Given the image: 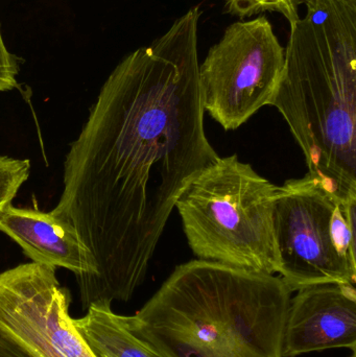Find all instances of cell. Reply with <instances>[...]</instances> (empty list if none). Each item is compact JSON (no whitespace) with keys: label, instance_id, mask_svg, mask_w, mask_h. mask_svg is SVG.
<instances>
[{"label":"cell","instance_id":"obj_1","mask_svg":"<svg viewBox=\"0 0 356 357\" xmlns=\"http://www.w3.org/2000/svg\"><path fill=\"white\" fill-rule=\"evenodd\" d=\"M202 14L194 6L117 65L67 153L52 212L75 227L94 264L77 282L84 310L131 299L178 197L219 160L199 86Z\"/></svg>","mask_w":356,"mask_h":357},{"label":"cell","instance_id":"obj_2","mask_svg":"<svg viewBox=\"0 0 356 357\" xmlns=\"http://www.w3.org/2000/svg\"><path fill=\"white\" fill-rule=\"evenodd\" d=\"M291 24L272 100L309 175L339 204L356 203V0H307Z\"/></svg>","mask_w":356,"mask_h":357},{"label":"cell","instance_id":"obj_3","mask_svg":"<svg viewBox=\"0 0 356 357\" xmlns=\"http://www.w3.org/2000/svg\"><path fill=\"white\" fill-rule=\"evenodd\" d=\"M292 293L275 275L194 259L176 266L132 317L188 331L215 357H282Z\"/></svg>","mask_w":356,"mask_h":357},{"label":"cell","instance_id":"obj_4","mask_svg":"<svg viewBox=\"0 0 356 357\" xmlns=\"http://www.w3.org/2000/svg\"><path fill=\"white\" fill-rule=\"evenodd\" d=\"M277 189L238 155L219 157L176 202L192 253L200 260L275 275Z\"/></svg>","mask_w":356,"mask_h":357},{"label":"cell","instance_id":"obj_5","mask_svg":"<svg viewBox=\"0 0 356 357\" xmlns=\"http://www.w3.org/2000/svg\"><path fill=\"white\" fill-rule=\"evenodd\" d=\"M284 56L267 17L229 25L199 67L204 112L226 131L242 127L263 107L271 106Z\"/></svg>","mask_w":356,"mask_h":357},{"label":"cell","instance_id":"obj_6","mask_svg":"<svg viewBox=\"0 0 356 357\" xmlns=\"http://www.w3.org/2000/svg\"><path fill=\"white\" fill-rule=\"evenodd\" d=\"M336 203L309 174L278 187L274 202L276 274L292 291L356 282V266L339 249Z\"/></svg>","mask_w":356,"mask_h":357},{"label":"cell","instance_id":"obj_7","mask_svg":"<svg viewBox=\"0 0 356 357\" xmlns=\"http://www.w3.org/2000/svg\"><path fill=\"white\" fill-rule=\"evenodd\" d=\"M69 307L52 266L29 262L0 273V357H96Z\"/></svg>","mask_w":356,"mask_h":357},{"label":"cell","instance_id":"obj_8","mask_svg":"<svg viewBox=\"0 0 356 357\" xmlns=\"http://www.w3.org/2000/svg\"><path fill=\"white\" fill-rule=\"evenodd\" d=\"M336 348L356 349L355 285L322 284L300 289L291 300L282 357Z\"/></svg>","mask_w":356,"mask_h":357},{"label":"cell","instance_id":"obj_9","mask_svg":"<svg viewBox=\"0 0 356 357\" xmlns=\"http://www.w3.org/2000/svg\"><path fill=\"white\" fill-rule=\"evenodd\" d=\"M0 231L36 264L66 268L75 275L77 282L93 274L91 256L75 227L52 211L8 204L0 211Z\"/></svg>","mask_w":356,"mask_h":357},{"label":"cell","instance_id":"obj_10","mask_svg":"<svg viewBox=\"0 0 356 357\" xmlns=\"http://www.w3.org/2000/svg\"><path fill=\"white\" fill-rule=\"evenodd\" d=\"M75 324L94 356L165 357L134 335L123 316L114 314L110 304H91L83 318L75 319Z\"/></svg>","mask_w":356,"mask_h":357},{"label":"cell","instance_id":"obj_11","mask_svg":"<svg viewBox=\"0 0 356 357\" xmlns=\"http://www.w3.org/2000/svg\"><path fill=\"white\" fill-rule=\"evenodd\" d=\"M127 328L165 357H215L200 339L188 333L167 327L150 326L123 317Z\"/></svg>","mask_w":356,"mask_h":357},{"label":"cell","instance_id":"obj_12","mask_svg":"<svg viewBox=\"0 0 356 357\" xmlns=\"http://www.w3.org/2000/svg\"><path fill=\"white\" fill-rule=\"evenodd\" d=\"M226 12L240 19L249 18L265 13L281 14L292 23L299 17V6L307 0H221Z\"/></svg>","mask_w":356,"mask_h":357},{"label":"cell","instance_id":"obj_13","mask_svg":"<svg viewBox=\"0 0 356 357\" xmlns=\"http://www.w3.org/2000/svg\"><path fill=\"white\" fill-rule=\"evenodd\" d=\"M31 173L27 159H16L0 155V211L12 203L20 187Z\"/></svg>","mask_w":356,"mask_h":357},{"label":"cell","instance_id":"obj_14","mask_svg":"<svg viewBox=\"0 0 356 357\" xmlns=\"http://www.w3.org/2000/svg\"><path fill=\"white\" fill-rule=\"evenodd\" d=\"M17 67L15 59L6 50L0 31V91L14 89L17 86Z\"/></svg>","mask_w":356,"mask_h":357},{"label":"cell","instance_id":"obj_15","mask_svg":"<svg viewBox=\"0 0 356 357\" xmlns=\"http://www.w3.org/2000/svg\"><path fill=\"white\" fill-rule=\"evenodd\" d=\"M355 350H351V351H353V356H351V357H356V354H355Z\"/></svg>","mask_w":356,"mask_h":357},{"label":"cell","instance_id":"obj_16","mask_svg":"<svg viewBox=\"0 0 356 357\" xmlns=\"http://www.w3.org/2000/svg\"><path fill=\"white\" fill-rule=\"evenodd\" d=\"M96 357H105V356H95Z\"/></svg>","mask_w":356,"mask_h":357}]
</instances>
